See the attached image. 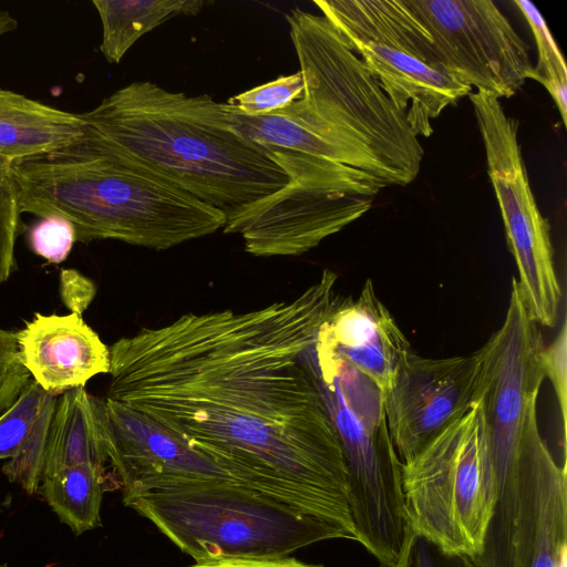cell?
<instances>
[{"instance_id": "obj_2", "label": "cell", "mask_w": 567, "mask_h": 567, "mask_svg": "<svg viewBox=\"0 0 567 567\" xmlns=\"http://www.w3.org/2000/svg\"><path fill=\"white\" fill-rule=\"evenodd\" d=\"M85 141L230 217L288 182L267 146L236 134L224 103L135 81L82 113Z\"/></svg>"}, {"instance_id": "obj_23", "label": "cell", "mask_w": 567, "mask_h": 567, "mask_svg": "<svg viewBox=\"0 0 567 567\" xmlns=\"http://www.w3.org/2000/svg\"><path fill=\"white\" fill-rule=\"evenodd\" d=\"M514 3L524 14L534 34L537 63L528 72L527 80L540 83L553 97L563 124L567 123V66L542 13L527 0Z\"/></svg>"}, {"instance_id": "obj_26", "label": "cell", "mask_w": 567, "mask_h": 567, "mask_svg": "<svg viewBox=\"0 0 567 567\" xmlns=\"http://www.w3.org/2000/svg\"><path fill=\"white\" fill-rule=\"evenodd\" d=\"M12 165L0 161V285L17 269L16 243L22 230Z\"/></svg>"}, {"instance_id": "obj_9", "label": "cell", "mask_w": 567, "mask_h": 567, "mask_svg": "<svg viewBox=\"0 0 567 567\" xmlns=\"http://www.w3.org/2000/svg\"><path fill=\"white\" fill-rule=\"evenodd\" d=\"M369 73L405 116L429 137L432 121L472 92L443 61L429 32L403 0H315Z\"/></svg>"}, {"instance_id": "obj_6", "label": "cell", "mask_w": 567, "mask_h": 567, "mask_svg": "<svg viewBox=\"0 0 567 567\" xmlns=\"http://www.w3.org/2000/svg\"><path fill=\"white\" fill-rule=\"evenodd\" d=\"M313 361L344 456L357 542L396 567L410 527L384 394L340 359L313 350Z\"/></svg>"}, {"instance_id": "obj_3", "label": "cell", "mask_w": 567, "mask_h": 567, "mask_svg": "<svg viewBox=\"0 0 567 567\" xmlns=\"http://www.w3.org/2000/svg\"><path fill=\"white\" fill-rule=\"evenodd\" d=\"M21 213L68 219L76 241L165 250L223 229L226 215L85 141L12 164Z\"/></svg>"}, {"instance_id": "obj_4", "label": "cell", "mask_w": 567, "mask_h": 567, "mask_svg": "<svg viewBox=\"0 0 567 567\" xmlns=\"http://www.w3.org/2000/svg\"><path fill=\"white\" fill-rule=\"evenodd\" d=\"M123 503L194 563L282 557L322 540L346 539L319 517L228 482L158 485L123 493Z\"/></svg>"}, {"instance_id": "obj_17", "label": "cell", "mask_w": 567, "mask_h": 567, "mask_svg": "<svg viewBox=\"0 0 567 567\" xmlns=\"http://www.w3.org/2000/svg\"><path fill=\"white\" fill-rule=\"evenodd\" d=\"M566 467L549 447L519 464L512 567H566Z\"/></svg>"}, {"instance_id": "obj_22", "label": "cell", "mask_w": 567, "mask_h": 567, "mask_svg": "<svg viewBox=\"0 0 567 567\" xmlns=\"http://www.w3.org/2000/svg\"><path fill=\"white\" fill-rule=\"evenodd\" d=\"M102 22L100 50L107 62L120 63L145 33L168 19L194 16L205 4L197 0H94Z\"/></svg>"}, {"instance_id": "obj_24", "label": "cell", "mask_w": 567, "mask_h": 567, "mask_svg": "<svg viewBox=\"0 0 567 567\" xmlns=\"http://www.w3.org/2000/svg\"><path fill=\"white\" fill-rule=\"evenodd\" d=\"M58 396L47 393L38 419L29 435L17 452L2 466L7 478L18 484L29 495L38 494L52 415Z\"/></svg>"}, {"instance_id": "obj_14", "label": "cell", "mask_w": 567, "mask_h": 567, "mask_svg": "<svg viewBox=\"0 0 567 567\" xmlns=\"http://www.w3.org/2000/svg\"><path fill=\"white\" fill-rule=\"evenodd\" d=\"M101 436L107 467L123 493L182 482L237 484L210 460L105 398L101 408Z\"/></svg>"}, {"instance_id": "obj_13", "label": "cell", "mask_w": 567, "mask_h": 567, "mask_svg": "<svg viewBox=\"0 0 567 567\" xmlns=\"http://www.w3.org/2000/svg\"><path fill=\"white\" fill-rule=\"evenodd\" d=\"M476 351L424 358L412 351L384 396L390 436L401 464L421 453L478 401Z\"/></svg>"}, {"instance_id": "obj_21", "label": "cell", "mask_w": 567, "mask_h": 567, "mask_svg": "<svg viewBox=\"0 0 567 567\" xmlns=\"http://www.w3.org/2000/svg\"><path fill=\"white\" fill-rule=\"evenodd\" d=\"M117 484L107 467L80 464L43 477L38 491L75 536L102 525L104 492Z\"/></svg>"}, {"instance_id": "obj_7", "label": "cell", "mask_w": 567, "mask_h": 567, "mask_svg": "<svg viewBox=\"0 0 567 567\" xmlns=\"http://www.w3.org/2000/svg\"><path fill=\"white\" fill-rule=\"evenodd\" d=\"M410 530L476 559L494 504L488 429L481 398L421 453L401 464Z\"/></svg>"}, {"instance_id": "obj_5", "label": "cell", "mask_w": 567, "mask_h": 567, "mask_svg": "<svg viewBox=\"0 0 567 567\" xmlns=\"http://www.w3.org/2000/svg\"><path fill=\"white\" fill-rule=\"evenodd\" d=\"M544 347L516 279H512L502 326L476 350L480 388L488 429L494 504L480 567H512L519 464L526 454L547 445L537 421V398L545 373Z\"/></svg>"}, {"instance_id": "obj_25", "label": "cell", "mask_w": 567, "mask_h": 567, "mask_svg": "<svg viewBox=\"0 0 567 567\" xmlns=\"http://www.w3.org/2000/svg\"><path fill=\"white\" fill-rule=\"evenodd\" d=\"M45 395L31 379L14 404L0 415V460L17 454L38 419Z\"/></svg>"}, {"instance_id": "obj_10", "label": "cell", "mask_w": 567, "mask_h": 567, "mask_svg": "<svg viewBox=\"0 0 567 567\" xmlns=\"http://www.w3.org/2000/svg\"><path fill=\"white\" fill-rule=\"evenodd\" d=\"M267 146L288 182L228 217L225 234H238L257 257L300 256L372 207L388 187L379 178L312 155Z\"/></svg>"}, {"instance_id": "obj_33", "label": "cell", "mask_w": 567, "mask_h": 567, "mask_svg": "<svg viewBox=\"0 0 567 567\" xmlns=\"http://www.w3.org/2000/svg\"><path fill=\"white\" fill-rule=\"evenodd\" d=\"M189 567H323L300 561L293 557L233 558L194 563Z\"/></svg>"}, {"instance_id": "obj_28", "label": "cell", "mask_w": 567, "mask_h": 567, "mask_svg": "<svg viewBox=\"0 0 567 567\" xmlns=\"http://www.w3.org/2000/svg\"><path fill=\"white\" fill-rule=\"evenodd\" d=\"M28 245L33 254L51 264H61L76 241L74 226L56 215L40 217L28 229Z\"/></svg>"}, {"instance_id": "obj_31", "label": "cell", "mask_w": 567, "mask_h": 567, "mask_svg": "<svg viewBox=\"0 0 567 567\" xmlns=\"http://www.w3.org/2000/svg\"><path fill=\"white\" fill-rule=\"evenodd\" d=\"M540 359L545 377L549 378L559 403L565 440L567 420V328L565 319L554 340L543 347Z\"/></svg>"}, {"instance_id": "obj_20", "label": "cell", "mask_w": 567, "mask_h": 567, "mask_svg": "<svg viewBox=\"0 0 567 567\" xmlns=\"http://www.w3.org/2000/svg\"><path fill=\"white\" fill-rule=\"evenodd\" d=\"M101 406L102 399L90 394L85 388L70 390L58 398L42 478L85 463L107 467L101 436Z\"/></svg>"}, {"instance_id": "obj_12", "label": "cell", "mask_w": 567, "mask_h": 567, "mask_svg": "<svg viewBox=\"0 0 567 567\" xmlns=\"http://www.w3.org/2000/svg\"><path fill=\"white\" fill-rule=\"evenodd\" d=\"M464 84L514 96L533 64L526 42L492 0H403Z\"/></svg>"}, {"instance_id": "obj_34", "label": "cell", "mask_w": 567, "mask_h": 567, "mask_svg": "<svg viewBox=\"0 0 567 567\" xmlns=\"http://www.w3.org/2000/svg\"><path fill=\"white\" fill-rule=\"evenodd\" d=\"M17 27V20L8 11H0V38L16 30Z\"/></svg>"}, {"instance_id": "obj_8", "label": "cell", "mask_w": 567, "mask_h": 567, "mask_svg": "<svg viewBox=\"0 0 567 567\" xmlns=\"http://www.w3.org/2000/svg\"><path fill=\"white\" fill-rule=\"evenodd\" d=\"M286 20L303 79L302 97L364 141L401 186L411 184L424 150L402 112L322 16L296 8Z\"/></svg>"}, {"instance_id": "obj_29", "label": "cell", "mask_w": 567, "mask_h": 567, "mask_svg": "<svg viewBox=\"0 0 567 567\" xmlns=\"http://www.w3.org/2000/svg\"><path fill=\"white\" fill-rule=\"evenodd\" d=\"M30 380L20 359L17 332L0 327V415L14 404Z\"/></svg>"}, {"instance_id": "obj_11", "label": "cell", "mask_w": 567, "mask_h": 567, "mask_svg": "<svg viewBox=\"0 0 567 567\" xmlns=\"http://www.w3.org/2000/svg\"><path fill=\"white\" fill-rule=\"evenodd\" d=\"M483 141L487 173L515 259L524 305L536 323L554 327L563 290L554 264L550 226L535 200L520 144L518 121L485 91L468 94Z\"/></svg>"}, {"instance_id": "obj_32", "label": "cell", "mask_w": 567, "mask_h": 567, "mask_svg": "<svg viewBox=\"0 0 567 567\" xmlns=\"http://www.w3.org/2000/svg\"><path fill=\"white\" fill-rule=\"evenodd\" d=\"M60 293L71 312L82 316L94 299L96 287L78 270L63 269L60 274Z\"/></svg>"}, {"instance_id": "obj_36", "label": "cell", "mask_w": 567, "mask_h": 567, "mask_svg": "<svg viewBox=\"0 0 567 567\" xmlns=\"http://www.w3.org/2000/svg\"><path fill=\"white\" fill-rule=\"evenodd\" d=\"M0 567H3L2 565H0Z\"/></svg>"}, {"instance_id": "obj_19", "label": "cell", "mask_w": 567, "mask_h": 567, "mask_svg": "<svg viewBox=\"0 0 567 567\" xmlns=\"http://www.w3.org/2000/svg\"><path fill=\"white\" fill-rule=\"evenodd\" d=\"M85 138L81 114L0 87V161L14 164L71 147Z\"/></svg>"}, {"instance_id": "obj_15", "label": "cell", "mask_w": 567, "mask_h": 567, "mask_svg": "<svg viewBox=\"0 0 567 567\" xmlns=\"http://www.w3.org/2000/svg\"><path fill=\"white\" fill-rule=\"evenodd\" d=\"M315 350L340 359L384 394L413 351L391 312L367 279L357 299L340 300L318 331Z\"/></svg>"}, {"instance_id": "obj_1", "label": "cell", "mask_w": 567, "mask_h": 567, "mask_svg": "<svg viewBox=\"0 0 567 567\" xmlns=\"http://www.w3.org/2000/svg\"><path fill=\"white\" fill-rule=\"evenodd\" d=\"M324 269L292 299L182 315L110 349L105 399L226 471L237 484L354 533L342 447L313 361L340 301Z\"/></svg>"}, {"instance_id": "obj_27", "label": "cell", "mask_w": 567, "mask_h": 567, "mask_svg": "<svg viewBox=\"0 0 567 567\" xmlns=\"http://www.w3.org/2000/svg\"><path fill=\"white\" fill-rule=\"evenodd\" d=\"M303 86L302 74L298 71L231 96L227 104L248 115L268 114L300 99Z\"/></svg>"}, {"instance_id": "obj_18", "label": "cell", "mask_w": 567, "mask_h": 567, "mask_svg": "<svg viewBox=\"0 0 567 567\" xmlns=\"http://www.w3.org/2000/svg\"><path fill=\"white\" fill-rule=\"evenodd\" d=\"M17 340L30 377L54 396L110 372L109 347L78 313L35 312L17 332Z\"/></svg>"}, {"instance_id": "obj_35", "label": "cell", "mask_w": 567, "mask_h": 567, "mask_svg": "<svg viewBox=\"0 0 567 567\" xmlns=\"http://www.w3.org/2000/svg\"><path fill=\"white\" fill-rule=\"evenodd\" d=\"M381 567H388V566H381Z\"/></svg>"}, {"instance_id": "obj_16", "label": "cell", "mask_w": 567, "mask_h": 567, "mask_svg": "<svg viewBox=\"0 0 567 567\" xmlns=\"http://www.w3.org/2000/svg\"><path fill=\"white\" fill-rule=\"evenodd\" d=\"M229 125L240 137L295 151L365 172L388 187L400 186L395 174L353 132L320 115L301 95L287 107L248 115L224 103Z\"/></svg>"}, {"instance_id": "obj_30", "label": "cell", "mask_w": 567, "mask_h": 567, "mask_svg": "<svg viewBox=\"0 0 567 567\" xmlns=\"http://www.w3.org/2000/svg\"><path fill=\"white\" fill-rule=\"evenodd\" d=\"M396 567H480L470 556L447 550L430 538L409 532Z\"/></svg>"}]
</instances>
